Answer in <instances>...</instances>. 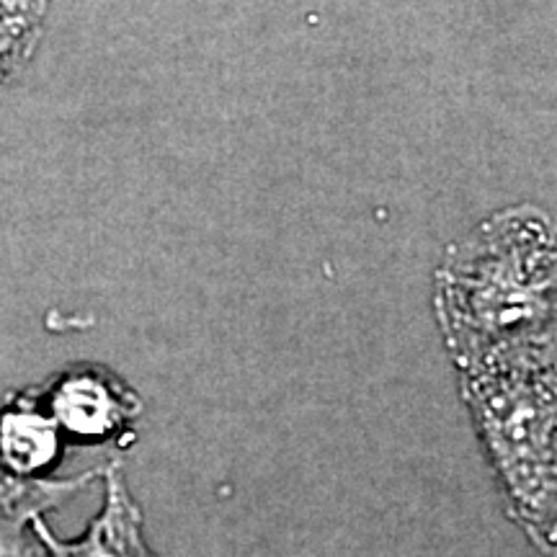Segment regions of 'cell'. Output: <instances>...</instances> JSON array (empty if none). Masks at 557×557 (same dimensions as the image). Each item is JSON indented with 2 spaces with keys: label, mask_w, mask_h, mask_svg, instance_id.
<instances>
[{
  "label": "cell",
  "mask_w": 557,
  "mask_h": 557,
  "mask_svg": "<svg viewBox=\"0 0 557 557\" xmlns=\"http://www.w3.org/2000/svg\"><path fill=\"white\" fill-rule=\"evenodd\" d=\"M434 312L457 372L557 354V246L545 209H500L451 243Z\"/></svg>",
  "instance_id": "cell-1"
},
{
  "label": "cell",
  "mask_w": 557,
  "mask_h": 557,
  "mask_svg": "<svg viewBox=\"0 0 557 557\" xmlns=\"http://www.w3.org/2000/svg\"><path fill=\"white\" fill-rule=\"evenodd\" d=\"M462 403L506 498L542 555L557 547V354L459 372Z\"/></svg>",
  "instance_id": "cell-2"
},
{
  "label": "cell",
  "mask_w": 557,
  "mask_h": 557,
  "mask_svg": "<svg viewBox=\"0 0 557 557\" xmlns=\"http://www.w3.org/2000/svg\"><path fill=\"white\" fill-rule=\"evenodd\" d=\"M67 444L103 447L132 438L143 400L120 374L101 364H73L37 387Z\"/></svg>",
  "instance_id": "cell-3"
},
{
  "label": "cell",
  "mask_w": 557,
  "mask_h": 557,
  "mask_svg": "<svg viewBox=\"0 0 557 557\" xmlns=\"http://www.w3.org/2000/svg\"><path fill=\"white\" fill-rule=\"evenodd\" d=\"M101 480L103 504L81 537L60 540L45 519L34 521L37 557H158L145 537L143 508L132 498L122 465H107Z\"/></svg>",
  "instance_id": "cell-4"
},
{
  "label": "cell",
  "mask_w": 557,
  "mask_h": 557,
  "mask_svg": "<svg viewBox=\"0 0 557 557\" xmlns=\"http://www.w3.org/2000/svg\"><path fill=\"white\" fill-rule=\"evenodd\" d=\"M67 438L37 387L0 398V465L24 480H50L65 459Z\"/></svg>",
  "instance_id": "cell-5"
},
{
  "label": "cell",
  "mask_w": 557,
  "mask_h": 557,
  "mask_svg": "<svg viewBox=\"0 0 557 557\" xmlns=\"http://www.w3.org/2000/svg\"><path fill=\"white\" fill-rule=\"evenodd\" d=\"M101 478L103 468L65 480H24L0 465V557H37L39 540L34 537V521L45 519Z\"/></svg>",
  "instance_id": "cell-6"
},
{
  "label": "cell",
  "mask_w": 557,
  "mask_h": 557,
  "mask_svg": "<svg viewBox=\"0 0 557 557\" xmlns=\"http://www.w3.org/2000/svg\"><path fill=\"white\" fill-rule=\"evenodd\" d=\"M50 9L52 0H0V99L37 52Z\"/></svg>",
  "instance_id": "cell-7"
}]
</instances>
